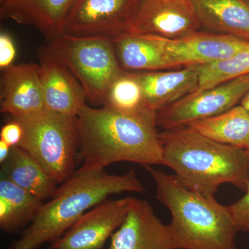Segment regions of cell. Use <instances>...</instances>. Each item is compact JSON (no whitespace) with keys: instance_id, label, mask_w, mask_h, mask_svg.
<instances>
[{"instance_id":"2e32d148","label":"cell","mask_w":249,"mask_h":249,"mask_svg":"<svg viewBox=\"0 0 249 249\" xmlns=\"http://www.w3.org/2000/svg\"><path fill=\"white\" fill-rule=\"evenodd\" d=\"M135 73L142 88L145 107L155 112L194 92L199 84L195 67Z\"/></svg>"},{"instance_id":"8992f818","label":"cell","mask_w":249,"mask_h":249,"mask_svg":"<svg viewBox=\"0 0 249 249\" xmlns=\"http://www.w3.org/2000/svg\"><path fill=\"white\" fill-rule=\"evenodd\" d=\"M50 42L47 48L76 77L88 100L103 105L109 85L124 71L118 60L114 41L63 34Z\"/></svg>"},{"instance_id":"6da1fadb","label":"cell","mask_w":249,"mask_h":249,"mask_svg":"<svg viewBox=\"0 0 249 249\" xmlns=\"http://www.w3.org/2000/svg\"><path fill=\"white\" fill-rule=\"evenodd\" d=\"M77 119L83 160L78 173L101 171L117 162L163 165L155 111L145 107L124 112L86 105Z\"/></svg>"},{"instance_id":"277c9868","label":"cell","mask_w":249,"mask_h":249,"mask_svg":"<svg viewBox=\"0 0 249 249\" xmlns=\"http://www.w3.org/2000/svg\"><path fill=\"white\" fill-rule=\"evenodd\" d=\"M145 187L133 169L122 175L104 170L76 172L42 204L30 225L9 249H37L61 237L88 210L124 192L142 193Z\"/></svg>"},{"instance_id":"ac0fdd59","label":"cell","mask_w":249,"mask_h":249,"mask_svg":"<svg viewBox=\"0 0 249 249\" xmlns=\"http://www.w3.org/2000/svg\"><path fill=\"white\" fill-rule=\"evenodd\" d=\"M201 27L249 42V0H194Z\"/></svg>"},{"instance_id":"ffe728a7","label":"cell","mask_w":249,"mask_h":249,"mask_svg":"<svg viewBox=\"0 0 249 249\" xmlns=\"http://www.w3.org/2000/svg\"><path fill=\"white\" fill-rule=\"evenodd\" d=\"M187 126L215 142L247 151L249 149V111L242 105Z\"/></svg>"},{"instance_id":"52a82bcc","label":"cell","mask_w":249,"mask_h":249,"mask_svg":"<svg viewBox=\"0 0 249 249\" xmlns=\"http://www.w3.org/2000/svg\"><path fill=\"white\" fill-rule=\"evenodd\" d=\"M141 0H75L64 35L113 41L132 35V22Z\"/></svg>"},{"instance_id":"f1b7e54d","label":"cell","mask_w":249,"mask_h":249,"mask_svg":"<svg viewBox=\"0 0 249 249\" xmlns=\"http://www.w3.org/2000/svg\"><path fill=\"white\" fill-rule=\"evenodd\" d=\"M247 154H248L249 163V149L248 150H247Z\"/></svg>"},{"instance_id":"9a60e30c","label":"cell","mask_w":249,"mask_h":249,"mask_svg":"<svg viewBox=\"0 0 249 249\" xmlns=\"http://www.w3.org/2000/svg\"><path fill=\"white\" fill-rule=\"evenodd\" d=\"M75 0H1V14L19 24L31 26L52 41L64 34Z\"/></svg>"},{"instance_id":"4fadbf2b","label":"cell","mask_w":249,"mask_h":249,"mask_svg":"<svg viewBox=\"0 0 249 249\" xmlns=\"http://www.w3.org/2000/svg\"><path fill=\"white\" fill-rule=\"evenodd\" d=\"M40 77L45 109L77 116L86 106V93L76 77L49 49L40 55Z\"/></svg>"},{"instance_id":"d4e9b609","label":"cell","mask_w":249,"mask_h":249,"mask_svg":"<svg viewBox=\"0 0 249 249\" xmlns=\"http://www.w3.org/2000/svg\"><path fill=\"white\" fill-rule=\"evenodd\" d=\"M16 49L11 36L5 32L0 34V68L1 71L13 65Z\"/></svg>"},{"instance_id":"30bf717a","label":"cell","mask_w":249,"mask_h":249,"mask_svg":"<svg viewBox=\"0 0 249 249\" xmlns=\"http://www.w3.org/2000/svg\"><path fill=\"white\" fill-rule=\"evenodd\" d=\"M132 197L104 201L85 213L52 249H102L124 222Z\"/></svg>"},{"instance_id":"83f0119b","label":"cell","mask_w":249,"mask_h":249,"mask_svg":"<svg viewBox=\"0 0 249 249\" xmlns=\"http://www.w3.org/2000/svg\"><path fill=\"white\" fill-rule=\"evenodd\" d=\"M241 105L246 108L247 110L249 111V90L247 94L245 95V97L241 101Z\"/></svg>"},{"instance_id":"7402d4cb","label":"cell","mask_w":249,"mask_h":249,"mask_svg":"<svg viewBox=\"0 0 249 249\" xmlns=\"http://www.w3.org/2000/svg\"><path fill=\"white\" fill-rule=\"evenodd\" d=\"M195 67L199 76V84L195 91L209 89L235 78L248 76L249 47L230 58Z\"/></svg>"},{"instance_id":"5b68a950","label":"cell","mask_w":249,"mask_h":249,"mask_svg":"<svg viewBox=\"0 0 249 249\" xmlns=\"http://www.w3.org/2000/svg\"><path fill=\"white\" fill-rule=\"evenodd\" d=\"M14 120L20 123L23 129L18 146L32 156L57 183L72 176L79 150L77 116L46 109Z\"/></svg>"},{"instance_id":"7a4b0ae2","label":"cell","mask_w":249,"mask_h":249,"mask_svg":"<svg viewBox=\"0 0 249 249\" xmlns=\"http://www.w3.org/2000/svg\"><path fill=\"white\" fill-rule=\"evenodd\" d=\"M160 138L163 165L192 189L212 196L224 183L245 193L249 189L247 150L215 142L188 126L166 129Z\"/></svg>"},{"instance_id":"e0dca14e","label":"cell","mask_w":249,"mask_h":249,"mask_svg":"<svg viewBox=\"0 0 249 249\" xmlns=\"http://www.w3.org/2000/svg\"><path fill=\"white\" fill-rule=\"evenodd\" d=\"M116 55L124 70L139 72L172 70L164 37L132 34L114 41Z\"/></svg>"},{"instance_id":"9c48e42d","label":"cell","mask_w":249,"mask_h":249,"mask_svg":"<svg viewBox=\"0 0 249 249\" xmlns=\"http://www.w3.org/2000/svg\"><path fill=\"white\" fill-rule=\"evenodd\" d=\"M201 27L194 0H141L132 22V34L181 38Z\"/></svg>"},{"instance_id":"7c38bea8","label":"cell","mask_w":249,"mask_h":249,"mask_svg":"<svg viewBox=\"0 0 249 249\" xmlns=\"http://www.w3.org/2000/svg\"><path fill=\"white\" fill-rule=\"evenodd\" d=\"M110 239L108 249H175L168 224L138 198L132 197L124 222Z\"/></svg>"},{"instance_id":"8fae6325","label":"cell","mask_w":249,"mask_h":249,"mask_svg":"<svg viewBox=\"0 0 249 249\" xmlns=\"http://www.w3.org/2000/svg\"><path fill=\"white\" fill-rule=\"evenodd\" d=\"M165 39L171 69L209 65L230 58L249 47L247 41L199 31L181 38Z\"/></svg>"},{"instance_id":"ba28073f","label":"cell","mask_w":249,"mask_h":249,"mask_svg":"<svg viewBox=\"0 0 249 249\" xmlns=\"http://www.w3.org/2000/svg\"><path fill=\"white\" fill-rule=\"evenodd\" d=\"M249 90V75L187 95L156 112L157 127L170 129L217 116L241 103Z\"/></svg>"},{"instance_id":"44dd1931","label":"cell","mask_w":249,"mask_h":249,"mask_svg":"<svg viewBox=\"0 0 249 249\" xmlns=\"http://www.w3.org/2000/svg\"><path fill=\"white\" fill-rule=\"evenodd\" d=\"M42 200L8 178L0 179V228L11 234L24 227L38 213Z\"/></svg>"},{"instance_id":"cb8c5ba5","label":"cell","mask_w":249,"mask_h":249,"mask_svg":"<svg viewBox=\"0 0 249 249\" xmlns=\"http://www.w3.org/2000/svg\"><path fill=\"white\" fill-rule=\"evenodd\" d=\"M228 206L239 231L249 232V188L245 196Z\"/></svg>"},{"instance_id":"5bb4252c","label":"cell","mask_w":249,"mask_h":249,"mask_svg":"<svg viewBox=\"0 0 249 249\" xmlns=\"http://www.w3.org/2000/svg\"><path fill=\"white\" fill-rule=\"evenodd\" d=\"M0 110L14 119L34 116L46 110L39 65H13L3 70Z\"/></svg>"},{"instance_id":"484cf974","label":"cell","mask_w":249,"mask_h":249,"mask_svg":"<svg viewBox=\"0 0 249 249\" xmlns=\"http://www.w3.org/2000/svg\"><path fill=\"white\" fill-rule=\"evenodd\" d=\"M22 137V124L14 119L2 126L0 132V140L3 141L11 147L18 146Z\"/></svg>"},{"instance_id":"3957f363","label":"cell","mask_w":249,"mask_h":249,"mask_svg":"<svg viewBox=\"0 0 249 249\" xmlns=\"http://www.w3.org/2000/svg\"><path fill=\"white\" fill-rule=\"evenodd\" d=\"M155 183L157 199L169 211L175 249H239V232L229 206L183 184L175 175L144 166Z\"/></svg>"},{"instance_id":"4316f807","label":"cell","mask_w":249,"mask_h":249,"mask_svg":"<svg viewBox=\"0 0 249 249\" xmlns=\"http://www.w3.org/2000/svg\"><path fill=\"white\" fill-rule=\"evenodd\" d=\"M11 147L7 143L0 140V163H3L7 160L8 157L11 153Z\"/></svg>"},{"instance_id":"d6986e66","label":"cell","mask_w":249,"mask_h":249,"mask_svg":"<svg viewBox=\"0 0 249 249\" xmlns=\"http://www.w3.org/2000/svg\"><path fill=\"white\" fill-rule=\"evenodd\" d=\"M1 165V176L24 188L40 200L52 197L56 190L58 183L21 147H13L7 160Z\"/></svg>"},{"instance_id":"603a6c76","label":"cell","mask_w":249,"mask_h":249,"mask_svg":"<svg viewBox=\"0 0 249 249\" xmlns=\"http://www.w3.org/2000/svg\"><path fill=\"white\" fill-rule=\"evenodd\" d=\"M103 107L124 112L146 107L142 88L135 72L130 73L124 70L116 77L106 91Z\"/></svg>"}]
</instances>
